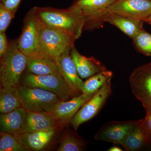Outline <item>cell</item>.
<instances>
[{
	"label": "cell",
	"instance_id": "1",
	"mask_svg": "<svg viewBox=\"0 0 151 151\" xmlns=\"http://www.w3.org/2000/svg\"><path fill=\"white\" fill-rule=\"evenodd\" d=\"M32 8L40 21L65 33L74 40L79 38L84 31V17L80 9L73 4L65 9L39 6Z\"/></svg>",
	"mask_w": 151,
	"mask_h": 151
},
{
	"label": "cell",
	"instance_id": "2",
	"mask_svg": "<svg viewBox=\"0 0 151 151\" xmlns=\"http://www.w3.org/2000/svg\"><path fill=\"white\" fill-rule=\"evenodd\" d=\"M27 66L26 55L19 49L17 39L11 41L7 52L1 58V86L18 87L22 74Z\"/></svg>",
	"mask_w": 151,
	"mask_h": 151
},
{
	"label": "cell",
	"instance_id": "3",
	"mask_svg": "<svg viewBox=\"0 0 151 151\" xmlns=\"http://www.w3.org/2000/svg\"><path fill=\"white\" fill-rule=\"evenodd\" d=\"M36 18L42 51L58 66L60 56L68 49L73 48L76 40L65 33L45 24L37 17Z\"/></svg>",
	"mask_w": 151,
	"mask_h": 151
},
{
	"label": "cell",
	"instance_id": "4",
	"mask_svg": "<svg viewBox=\"0 0 151 151\" xmlns=\"http://www.w3.org/2000/svg\"><path fill=\"white\" fill-rule=\"evenodd\" d=\"M22 106L28 111L52 113L62 100L56 94L37 87H18Z\"/></svg>",
	"mask_w": 151,
	"mask_h": 151
},
{
	"label": "cell",
	"instance_id": "5",
	"mask_svg": "<svg viewBox=\"0 0 151 151\" xmlns=\"http://www.w3.org/2000/svg\"><path fill=\"white\" fill-rule=\"evenodd\" d=\"M23 84L29 87L41 88L52 92L63 101L77 95L60 74L39 75L29 72L25 76Z\"/></svg>",
	"mask_w": 151,
	"mask_h": 151
},
{
	"label": "cell",
	"instance_id": "6",
	"mask_svg": "<svg viewBox=\"0 0 151 151\" xmlns=\"http://www.w3.org/2000/svg\"><path fill=\"white\" fill-rule=\"evenodd\" d=\"M129 81L132 93L142 103L146 114L151 113V62L135 68Z\"/></svg>",
	"mask_w": 151,
	"mask_h": 151
},
{
	"label": "cell",
	"instance_id": "7",
	"mask_svg": "<svg viewBox=\"0 0 151 151\" xmlns=\"http://www.w3.org/2000/svg\"><path fill=\"white\" fill-rule=\"evenodd\" d=\"M116 1L76 0L73 4L80 9L85 20L84 30H93L102 26L108 8Z\"/></svg>",
	"mask_w": 151,
	"mask_h": 151
},
{
	"label": "cell",
	"instance_id": "8",
	"mask_svg": "<svg viewBox=\"0 0 151 151\" xmlns=\"http://www.w3.org/2000/svg\"><path fill=\"white\" fill-rule=\"evenodd\" d=\"M111 79H109L73 117L70 123L74 130H77L81 124L94 118L103 108L112 93Z\"/></svg>",
	"mask_w": 151,
	"mask_h": 151
},
{
	"label": "cell",
	"instance_id": "9",
	"mask_svg": "<svg viewBox=\"0 0 151 151\" xmlns=\"http://www.w3.org/2000/svg\"><path fill=\"white\" fill-rule=\"evenodd\" d=\"M17 45L19 49L26 55L42 52L36 16L33 8L29 10L25 17L22 33L17 39Z\"/></svg>",
	"mask_w": 151,
	"mask_h": 151
},
{
	"label": "cell",
	"instance_id": "10",
	"mask_svg": "<svg viewBox=\"0 0 151 151\" xmlns=\"http://www.w3.org/2000/svg\"><path fill=\"white\" fill-rule=\"evenodd\" d=\"M111 13L137 20H145L151 14L150 0H116L108 9Z\"/></svg>",
	"mask_w": 151,
	"mask_h": 151
},
{
	"label": "cell",
	"instance_id": "11",
	"mask_svg": "<svg viewBox=\"0 0 151 151\" xmlns=\"http://www.w3.org/2000/svg\"><path fill=\"white\" fill-rule=\"evenodd\" d=\"M140 120L111 122L104 124L96 133L94 139L119 145Z\"/></svg>",
	"mask_w": 151,
	"mask_h": 151
},
{
	"label": "cell",
	"instance_id": "12",
	"mask_svg": "<svg viewBox=\"0 0 151 151\" xmlns=\"http://www.w3.org/2000/svg\"><path fill=\"white\" fill-rule=\"evenodd\" d=\"M72 48H68L60 56L58 66L60 74L70 88L77 95L82 94L84 81L80 78L71 55Z\"/></svg>",
	"mask_w": 151,
	"mask_h": 151
},
{
	"label": "cell",
	"instance_id": "13",
	"mask_svg": "<svg viewBox=\"0 0 151 151\" xmlns=\"http://www.w3.org/2000/svg\"><path fill=\"white\" fill-rule=\"evenodd\" d=\"M96 92L90 94L82 93L78 96L73 97L69 101H62L58 104L54 111L51 113L55 118L64 126L70 123L80 108L89 101Z\"/></svg>",
	"mask_w": 151,
	"mask_h": 151
},
{
	"label": "cell",
	"instance_id": "14",
	"mask_svg": "<svg viewBox=\"0 0 151 151\" xmlns=\"http://www.w3.org/2000/svg\"><path fill=\"white\" fill-rule=\"evenodd\" d=\"M62 124L51 113L28 111L23 133L50 129H58ZM23 134V133H22Z\"/></svg>",
	"mask_w": 151,
	"mask_h": 151
},
{
	"label": "cell",
	"instance_id": "15",
	"mask_svg": "<svg viewBox=\"0 0 151 151\" xmlns=\"http://www.w3.org/2000/svg\"><path fill=\"white\" fill-rule=\"evenodd\" d=\"M27 111L22 107L6 113H1V132L19 135L23 133Z\"/></svg>",
	"mask_w": 151,
	"mask_h": 151
},
{
	"label": "cell",
	"instance_id": "16",
	"mask_svg": "<svg viewBox=\"0 0 151 151\" xmlns=\"http://www.w3.org/2000/svg\"><path fill=\"white\" fill-rule=\"evenodd\" d=\"M27 68L29 72L35 75L60 74L56 63L43 52L26 55Z\"/></svg>",
	"mask_w": 151,
	"mask_h": 151
},
{
	"label": "cell",
	"instance_id": "17",
	"mask_svg": "<svg viewBox=\"0 0 151 151\" xmlns=\"http://www.w3.org/2000/svg\"><path fill=\"white\" fill-rule=\"evenodd\" d=\"M70 55L81 78H88L107 70L105 65L94 58L86 57L81 55L75 46L71 49Z\"/></svg>",
	"mask_w": 151,
	"mask_h": 151
},
{
	"label": "cell",
	"instance_id": "18",
	"mask_svg": "<svg viewBox=\"0 0 151 151\" xmlns=\"http://www.w3.org/2000/svg\"><path fill=\"white\" fill-rule=\"evenodd\" d=\"M105 22H108L118 28L122 32L131 38H134L144 29L143 21L132 19L111 13L108 12L103 18Z\"/></svg>",
	"mask_w": 151,
	"mask_h": 151
},
{
	"label": "cell",
	"instance_id": "19",
	"mask_svg": "<svg viewBox=\"0 0 151 151\" xmlns=\"http://www.w3.org/2000/svg\"><path fill=\"white\" fill-rule=\"evenodd\" d=\"M57 129L27 132L19 135L28 151H40L44 149L51 140Z\"/></svg>",
	"mask_w": 151,
	"mask_h": 151
},
{
	"label": "cell",
	"instance_id": "20",
	"mask_svg": "<svg viewBox=\"0 0 151 151\" xmlns=\"http://www.w3.org/2000/svg\"><path fill=\"white\" fill-rule=\"evenodd\" d=\"M22 103L18 87L1 86L0 113H6L21 107Z\"/></svg>",
	"mask_w": 151,
	"mask_h": 151
},
{
	"label": "cell",
	"instance_id": "21",
	"mask_svg": "<svg viewBox=\"0 0 151 151\" xmlns=\"http://www.w3.org/2000/svg\"><path fill=\"white\" fill-rule=\"evenodd\" d=\"M143 119L138 123L119 144L127 151H137L149 145L142 126Z\"/></svg>",
	"mask_w": 151,
	"mask_h": 151
},
{
	"label": "cell",
	"instance_id": "22",
	"mask_svg": "<svg viewBox=\"0 0 151 151\" xmlns=\"http://www.w3.org/2000/svg\"><path fill=\"white\" fill-rule=\"evenodd\" d=\"M113 73L111 70H105L89 77L84 81L82 94H90L97 92L110 78Z\"/></svg>",
	"mask_w": 151,
	"mask_h": 151
},
{
	"label": "cell",
	"instance_id": "23",
	"mask_svg": "<svg viewBox=\"0 0 151 151\" xmlns=\"http://www.w3.org/2000/svg\"><path fill=\"white\" fill-rule=\"evenodd\" d=\"M28 151L19 136L10 133H0V151Z\"/></svg>",
	"mask_w": 151,
	"mask_h": 151
},
{
	"label": "cell",
	"instance_id": "24",
	"mask_svg": "<svg viewBox=\"0 0 151 151\" xmlns=\"http://www.w3.org/2000/svg\"><path fill=\"white\" fill-rule=\"evenodd\" d=\"M133 43L138 52L147 56H151V34L143 29L135 37Z\"/></svg>",
	"mask_w": 151,
	"mask_h": 151
},
{
	"label": "cell",
	"instance_id": "25",
	"mask_svg": "<svg viewBox=\"0 0 151 151\" xmlns=\"http://www.w3.org/2000/svg\"><path fill=\"white\" fill-rule=\"evenodd\" d=\"M84 147L83 141L72 133H67L63 137L57 151H81Z\"/></svg>",
	"mask_w": 151,
	"mask_h": 151
},
{
	"label": "cell",
	"instance_id": "26",
	"mask_svg": "<svg viewBox=\"0 0 151 151\" xmlns=\"http://www.w3.org/2000/svg\"><path fill=\"white\" fill-rule=\"evenodd\" d=\"M15 14L0 3V32H6Z\"/></svg>",
	"mask_w": 151,
	"mask_h": 151
},
{
	"label": "cell",
	"instance_id": "27",
	"mask_svg": "<svg viewBox=\"0 0 151 151\" xmlns=\"http://www.w3.org/2000/svg\"><path fill=\"white\" fill-rule=\"evenodd\" d=\"M142 126L149 145H151V113L146 114L145 117L142 121Z\"/></svg>",
	"mask_w": 151,
	"mask_h": 151
},
{
	"label": "cell",
	"instance_id": "28",
	"mask_svg": "<svg viewBox=\"0 0 151 151\" xmlns=\"http://www.w3.org/2000/svg\"><path fill=\"white\" fill-rule=\"evenodd\" d=\"M9 46L5 32H0V58L5 55Z\"/></svg>",
	"mask_w": 151,
	"mask_h": 151
},
{
	"label": "cell",
	"instance_id": "29",
	"mask_svg": "<svg viewBox=\"0 0 151 151\" xmlns=\"http://www.w3.org/2000/svg\"><path fill=\"white\" fill-rule=\"evenodd\" d=\"M21 1L22 0H0V3L15 14Z\"/></svg>",
	"mask_w": 151,
	"mask_h": 151
},
{
	"label": "cell",
	"instance_id": "30",
	"mask_svg": "<svg viewBox=\"0 0 151 151\" xmlns=\"http://www.w3.org/2000/svg\"><path fill=\"white\" fill-rule=\"evenodd\" d=\"M123 150V149L120 148V147L115 145L113 146L108 150V151H122Z\"/></svg>",
	"mask_w": 151,
	"mask_h": 151
},
{
	"label": "cell",
	"instance_id": "31",
	"mask_svg": "<svg viewBox=\"0 0 151 151\" xmlns=\"http://www.w3.org/2000/svg\"><path fill=\"white\" fill-rule=\"evenodd\" d=\"M146 23L151 25V14L144 21Z\"/></svg>",
	"mask_w": 151,
	"mask_h": 151
},
{
	"label": "cell",
	"instance_id": "32",
	"mask_svg": "<svg viewBox=\"0 0 151 151\" xmlns=\"http://www.w3.org/2000/svg\"><path fill=\"white\" fill-rule=\"evenodd\" d=\"M150 1H151V0H150Z\"/></svg>",
	"mask_w": 151,
	"mask_h": 151
}]
</instances>
